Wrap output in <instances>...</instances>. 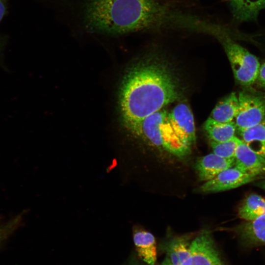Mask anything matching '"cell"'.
<instances>
[{
	"label": "cell",
	"instance_id": "1",
	"mask_svg": "<svg viewBox=\"0 0 265 265\" xmlns=\"http://www.w3.org/2000/svg\"><path fill=\"white\" fill-rule=\"evenodd\" d=\"M172 72L156 56L136 64L127 72L119 97L122 121L128 131L179 97Z\"/></svg>",
	"mask_w": 265,
	"mask_h": 265
},
{
	"label": "cell",
	"instance_id": "2",
	"mask_svg": "<svg viewBox=\"0 0 265 265\" xmlns=\"http://www.w3.org/2000/svg\"><path fill=\"white\" fill-rule=\"evenodd\" d=\"M154 0H82L84 28L108 35L149 31Z\"/></svg>",
	"mask_w": 265,
	"mask_h": 265
},
{
	"label": "cell",
	"instance_id": "3",
	"mask_svg": "<svg viewBox=\"0 0 265 265\" xmlns=\"http://www.w3.org/2000/svg\"><path fill=\"white\" fill-rule=\"evenodd\" d=\"M167 111L161 109L147 116L128 131L133 136L178 157L186 156L190 148L179 138L169 120Z\"/></svg>",
	"mask_w": 265,
	"mask_h": 265
},
{
	"label": "cell",
	"instance_id": "4",
	"mask_svg": "<svg viewBox=\"0 0 265 265\" xmlns=\"http://www.w3.org/2000/svg\"><path fill=\"white\" fill-rule=\"evenodd\" d=\"M231 65L236 80L241 85L248 87L256 80L260 63L258 58L236 43L227 33L218 37Z\"/></svg>",
	"mask_w": 265,
	"mask_h": 265
},
{
	"label": "cell",
	"instance_id": "5",
	"mask_svg": "<svg viewBox=\"0 0 265 265\" xmlns=\"http://www.w3.org/2000/svg\"><path fill=\"white\" fill-rule=\"evenodd\" d=\"M183 265H228L223 259L212 235L201 231L190 242V254Z\"/></svg>",
	"mask_w": 265,
	"mask_h": 265
},
{
	"label": "cell",
	"instance_id": "6",
	"mask_svg": "<svg viewBox=\"0 0 265 265\" xmlns=\"http://www.w3.org/2000/svg\"><path fill=\"white\" fill-rule=\"evenodd\" d=\"M238 107L235 118L237 130L256 126L265 117V98L258 93L242 91L238 96Z\"/></svg>",
	"mask_w": 265,
	"mask_h": 265
},
{
	"label": "cell",
	"instance_id": "7",
	"mask_svg": "<svg viewBox=\"0 0 265 265\" xmlns=\"http://www.w3.org/2000/svg\"><path fill=\"white\" fill-rule=\"evenodd\" d=\"M258 177L243 172L237 167L225 169L199 188L203 193L217 192L236 188L256 179Z\"/></svg>",
	"mask_w": 265,
	"mask_h": 265
},
{
	"label": "cell",
	"instance_id": "8",
	"mask_svg": "<svg viewBox=\"0 0 265 265\" xmlns=\"http://www.w3.org/2000/svg\"><path fill=\"white\" fill-rule=\"evenodd\" d=\"M170 124L181 141L190 147L196 141L195 128L193 114L185 104L177 105L168 113Z\"/></svg>",
	"mask_w": 265,
	"mask_h": 265
},
{
	"label": "cell",
	"instance_id": "9",
	"mask_svg": "<svg viewBox=\"0 0 265 265\" xmlns=\"http://www.w3.org/2000/svg\"><path fill=\"white\" fill-rule=\"evenodd\" d=\"M234 159L235 166L243 172L256 177L265 174V158L252 151L240 139Z\"/></svg>",
	"mask_w": 265,
	"mask_h": 265
},
{
	"label": "cell",
	"instance_id": "10",
	"mask_svg": "<svg viewBox=\"0 0 265 265\" xmlns=\"http://www.w3.org/2000/svg\"><path fill=\"white\" fill-rule=\"evenodd\" d=\"M190 242L187 236L168 237L160 243L159 249L171 265H183L189 256Z\"/></svg>",
	"mask_w": 265,
	"mask_h": 265
},
{
	"label": "cell",
	"instance_id": "11",
	"mask_svg": "<svg viewBox=\"0 0 265 265\" xmlns=\"http://www.w3.org/2000/svg\"><path fill=\"white\" fill-rule=\"evenodd\" d=\"M241 243L246 247L265 245V213L235 228Z\"/></svg>",
	"mask_w": 265,
	"mask_h": 265
},
{
	"label": "cell",
	"instance_id": "12",
	"mask_svg": "<svg viewBox=\"0 0 265 265\" xmlns=\"http://www.w3.org/2000/svg\"><path fill=\"white\" fill-rule=\"evenodd\" d=\"M234 165V158H224L213 153L200 158L196 162L195 168L199 179L206 182Z\"/></svg>",
	"mask_w": 265,
	"mask_h": 265
},
{
	"label": "cell",
	"instance_id": "13",
	"mask_svg": "<svg viewBox=\"0 0 265 265\" xmlns=\"http://www.w3.org/2000/svg\"><path fill=\"white\" fill-rule=\"evenodd\" d=\"M133 240L139 258L148 265H154L157 260V244L150 232L138 227L133 229Z\"/></svg>",
	"mask_w": 265,
	"mask_h": 265
},
{
	"label": "cell",
	"instance_id": "14",
	"mask_svg": "<svg viewBox=\"0 0 265 265\" xmlns=\"http://www.w3.org/2000/svg\"><path fill=\"white\" fill-rule=\"evenodd\" d=\"M234 17L240 22L256 19L265 9V0H228Z\"/></svg>",
	"mask_w": 265,
	"mask_h": 265
},
{
	"label": "cell",
	"instance_id": "15",
	"mask_svg": "<svg viewBox=\"0 0 265 265\" xmlns=\"http://www.w3.org/2000/svg\"><path fill=\"white\" fill-rule=\"evenodd\" d=\"M238 132L242 141L265 158V125L263 122L252 127L238 130Z\"/></svg>",
	"mask_w": 265,
	"mask_h": 265
},
{
	"label": "cell",
	"instance_id": "16",
	"mask_svg": "<svg viewBox=\"0 0 265 265\" xmlns=\"http://www.w3.org/2000/svg\"><path fill=\"white\" fill-rule=\"evenodd\" d=\"M238 107V96L236 93L232 92L216 104L210 117L221 123L231 122L237 114Z\"/></svg>",
	"mask_w": 265,
	"mask_h": 265
},
{
	"label": "cell",
	"instance_id": "17",
	"mask_svg": "<svg viewBox=\"0 0 265 265\" xmlns=\"http://www.w3.org/2000/svg\"><path fill=\"white\" fill-rule=\"evenodd\" d=\"M204 129L211 141L223 142L233 138L237 128L234 121L221 123L210 117L204 124Z\"/></svg>",
	"mask_w": 265,
	"mask_h": 265
},
{
	"label": "cell",
	"instance_id": "18",
	"mask_svg": "<svg viewBox=\"0 0 265 265\" xmlns=\"http://www.w3.org/2000/svg\"><path fill=\"white\" fill-rule=\"evenodd\" d=\"M265 213V199L259 195L251 194L244 199L238 210L240 218L248 221Z\"/></svg>",
	"mask_w": 265,
	"mask_h": 265
},
{
	"label": "cell",
	"instance_id": "19",
	"mask_svg": "<svg viewBox=\"0 0 265 265\" xmlns=\"http://www.w3.org/2000/svg\"><path fill=\"white\" fill-rule=\"evenodd\" d=\"M239 141L240 139L234 136L231 139L223 142L211 141V145L215 155L224 158H233Z\"/></svg>",
	"mask_w": 265,
	"mask_h": 265
},
{
	"label": "cell",
	"instance_id": "20",
	"mask_svg": "<svg viewBox=\"0 0 265 265\" xmlns=\"http://www.w3.org/2000/svg\"><path fill=\"white\" fill-rule=\"evenodd\" d=\"M25 212L18 214L6 223L0 226V243L5 239L18 226Z\"/></svg>",
	"mask_w": 265,
	"mask_h": 265
},
{
	"label": "cell",
	"instance_id": "21",
	"mask_svg": "<svg viewBox=\"0 0 265 265\" xmlns=\"http://www.w3.org/2000/svg\"><path fill=\"white\" fill-rule=\"evenodd\" d=\"M257 80L261 86L265 88V59L260 65Z\"/></svg>",
	"mask_w": 265,
	"mask_h": 265
},
{
	"label": "cell",
	"instance_id": "22",
	"mask_svg": "<svg viewBox=\"0 0 265 265\" xmlns=\"http://www.w3.org/2000/svg\"><path fill=\"white\" fill-rule=\"evenodd\" d=\"M6 12V4L5 0H0V22Z\"/></svg>",
	"mask_w": 265,
	"mask_h": 265
},
{
	"label": "cell",
	"instance_id": "23",
	"mask_svg": "<svg viewBox=\"0 0 265 265\" xmlns=\"http://www.w3.org/2000/svg\"><path fill=\"white\" fill-rule=\"evenodd\" d=\"M126 265H148V264L144 263H141L138 261L135 258H133L131 260V261L127 263Z\"/></svg>",
	"mask_w": 265,
	"mask_h": 265
},
{
	"label": "cell",
	"instance_id": "24",
	"mask_svg": "<svg viewBox=\"0 0 265 265\" xmlns=\"http://www.w3.org/2000/svg\"><path fill=\"white\" fill-rule=\"evenodd\" d=\"M255 185L264 190H265V179L256 182L255 184Z\"/></svg>",
	"mask_w": 265,
	"mask_h": 265
},
{
	"label": "cell",
	"instance_id": "25",
	"mask_svg": "<svg viewBox=\"0 0 265 265\" xmlns=\"http://www.w3.org/2000/svg\"><path fill=\"white\" fill-rule=\"evenodd\" d=\"M2 43L0 40V66L5 69V66L2 62Z\"/></svg>",
	"mask_w": 265,
	"mask_h": 265
},
{
	"label": "cell",
	"instance_id": "26",
	"mask_svg": "<svg viewBox=\"0 0 265 265\" xmlns=\"http://www.w3.org/2000/svg\"><path fill=\"white\" fill-rule=\"evenodd\" d=\"M160 265H171L168 262H167L166 260L164 259Z\"/></svg>",
	"mask_w": 265,
	"mask_h": 265
},
{
	"label": "cell",
	"instance_id": "27",
	"mask_svg": "<svg viewBox=\"0 0 265 265\" xmlns=\"http://www.w3.org/2000/svg\"><path fill=\"white\" fill-rule=\"evenodd\" d=\"M263 123H264L265 124V118H264V120H263Z\"/></svg>",
	"mask_w": 265,
	"mask_h": 265
}]
</instances>
